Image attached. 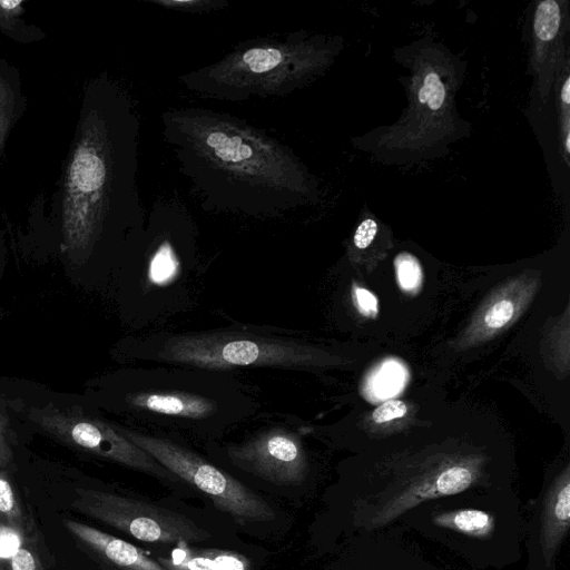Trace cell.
I'll return each mask as SVG.
<instances>
[{
	"label": "cell",
	"mask_w": 570,
	"mask_h": 570,
	"mask_svg": "<svg viewBox=\"0 0 570 570\" xmlns=\"http://www.w3.org/2000/svg\"><path fill=\"white\" fill-rule=\"evenodd\" d=\"M154 3L160 4L163 7H167L169 9L188 11V12H203L209 11L212 9L217 10L220 6L226 7L227 2L224 1H213V0H188V1H177V0H157Z\"/></svg>",
	"instance_id": "obj_21"
},
{
	"label": "cell",
	"mask_w": 570,
	"mask_h": 570,
	"mask_svg": "<svg viewBox=\"0 0 570 570\" xmlns=\"http://www.w3.org/2000/svg\"><path fill=\"white\" fill-rule=\"evenodd\" d=\"M66 529L109 570H166L138 547L86 523L67 519Z\"/></svg>",
	"instance_id": "obj_13"
},
{
	"label": "cell",
	"mask_w": 570,
	"mask_h": 570,
	"mask_svg": "<svg viewBox=\"0 0 570 570\" xmlns=\"http://www.w3.org/2000/svg\"><path fill=\"white\" fill-rule=\"evenodd\" d=\"M9 420L0 409V466L8 465L12 459V451L8 440Z\"/></svg>",
	"instance_id": "obj_26"
},
{
	"label": "cell",
	"mask_w": 570,
	"mask_h": 570,
	"mask_svg": "<svg viewBox=\"0 0 570 570\" xmlns=\"http://www.w3.org/2000/svg\"><path fill=\"white\" fill-rule=\"evenodd\" d=\"M570 529V471L549 474L524 515V570H559L558 558Z\"/></svg>",
	"instance_id": "obj_10"
},
{
	"label": "cell",
	"mask_w": 570,
	"mask_h": 570,
	"mask_svg": "<svg viewBox=\"0 0 570 570\" xmlns=\"http://www.w3.org/2000/svg\"><path fill=\"white\" fill-rule=\"evenodd\" d=\"M561 100L564 105L570 104V78L568 77L561 89Z\"/></svg>",
	"instance_id": "obj_28"
},
{
	"label": "cell",
	"mask_w": 570,
	"mask_h": 570,
	"mask_svg": "<svg viewBox=\"0 0 570 570\" xmlns=\"http://www.w3.org/2000/svg\"><path fill=\"white\" fill-rule=\"evenodd\" d=\"M407 412L404 402L399 400H391L377 406L372 413V419L375 423H384L394 419L403 417Z\"/></svg>",
	"instance_id": "obj_24"
},
{
	"label": "cell",
	"mask_w": 570,
	"mask_h": 570,
	"mask_svg": "<svg viewBox=\"0 0 570 570\" xmlns=\"http://www.w3.org/2000/svg\"><path fill=\"white\" fill-rule=\"evenodd\" d=\"M397 284L406 293H416L422 284L423 274L417 259L407 253H401L394 259Z\"/></svg>",
	"instance_id": "obj_17"
},
{
	"label": "cell",
	"mask_w": 570,
	"mask_h": 570,
	"mask_svg": "<svg viewBox=\"0 0 570 570\" xmlns=\"http://www.w3.org/2000/svg\"><path fill=\"white\" fill-rule=\"evenodd\" d=\"M119 400L144 426L209 440L259 409L253 389L232 372L169 364L130 371Z\"/></svg>",
	"instance_id": "obj_2"
},
{
	"label": "cell",
	"mask_w": 570,
	"mask_h": 570,
	"mask_svg": "<svg viewBox=\"0 0 570 570\" xmlns=\"http://www.w3.org/2000/svg\"><path fill=\"white\" fill-rule=\"evenodd\" d=\"M523 525L520 498L505 487L426 501L395 527L448 549L473 569L503 570L522 558Z\"/></svg>",
	"instance_id": "obj_4"
},
{
	"label": "cell",
	"mask_w": 570,
	"mask_h": 570,
	"mask_svg": "<svg viewBox=\"0 0 570 570\" xmlns=\"http://www.w3.org/2000/svg\"><path fill=\"white\" fill-rule=\"evenodd\" d=\"M513 313V303L509 299H501L488 311L484 322L490 328H500L512 318Z\"/></svg>",
	"instance_id": "obj_22"
},
{
	"label": "cell",
	"mask_w": 570,
	"mask_h": 570,
	"mask_svg": "<svg viewBox=\"0 0 570 570\" xmlns=\"http://www.w3.org/2000/svg\"><path fill=\"white\" fill-rule=\"evenodd\" d=\"M0 520L14 529L27 532V521L4 472H0Z\"/></svg>",
	"instance_id": "obj_15"
},
{
	"label": "cell",
	"mask_w": 570,
	"mask_h": 570,
	"mask_svg": "<svg viewBox=\"0 0 570 570\" xmlns=\"http://www.w3.org/2000/svg\"><path fill=\"white\" fill-rule=\"evenodd\" d=\"M232 464L276 485L302 484L308 462L298 435L281 425L255 431L239 443L225 448Z\"/></svg>",
	"instance_id": "obj_11"
},
{
	"label": "cell",
	"mask_w": 570,
	"mask_h": 570,
	"mask_svg": "<svg viewBox=\"0 0 570 570\" xmlns=\"http://www.w3.org/2000/svg\"><path fill=\"white\" fill-rule=\"evenodd\" d=\"M353 302L357 311L367 317H375L379 312V302L376 296L370 291L354 286L352 291Z\"/></svg>",
	"instance_id": "obj_23"
},
{
	"label": "cell",
	"mask_w": 570,
	"mask_h": 570,
	"mask_svg": "<svg viewBox=\"0 0 570 570\" xmlns=\"http://www.w3.org/2000/svg\"><path fill=\"white\" fill-rule=\"evenodd\" d=\"M9 570H43L38 554L27 543L7 561Z\"/></svg>",
	"instance_id": "obj_20"
},
{
	"label": "cell",
	"mask_w": 570,
	"mask_h": 570,
	"mask_svg": "<svg viewBox=\"0 0 570 570\" xmlns=\"http://www.w3.org/2000/svg\"><path fill=\"white\" fill-rule=\"evenodd\" d=\"M132 344V356L159 364L210 371L238 368L305 370L322 362L312 344L288 335L245 328L142 334Z\"/></svg>",
	"instance_id": "obj_6"
},
{
	"label": "cell",
	"mask_w": 570,
	"mask_h": 570,
	"mask_svg": "<svg viewBox=\"0 0 570 570\" xmlns=\"http://www.w3.org/2000/svg\"><path fill=\"white\" fill-rule=\"evenodd\" d=\"M405 531L387 530L347 540L342 570H464L428 558Z\"/></svg>",
	"instance_id": "obj_12"
},
{
	"label": "cell",
	"mask_w": 570,
	"mask_h": 570,
	"mask_svg": "<svg viewBox=\"0 0 570 570\" xmlns=\"http://www.w3.org/2000/svg\"><path fill=\"white\" fill-rule=\"evenodd\" d=\"M445 87L435 72H428L419 91V101L428 104L431 110H438L444 102Z\"/></svg>",
	"instance_id": "obj_18"
},
{
	"label": "cell",
	"mask_w": 570,
	"mask_h": 570,
	"mask_svg": "<svg viewBox=\"0 0 570 570\" xmlns=\"http://www.w3.org/2000/svg\"><path fill=\"white\" fill-rule=\"evenodd\" d=\"M0 570H4V564L0 561Z\"/></svg>",
	"instance_id": "obj_31"
},
{
	"label": "cell",
	"mask_w": 570,
	"mask_h": 570,
	"mask_svg": "<svg viewBox=\"0 0 570 570\" xmlns=\"http://www.w3.org/2000/svg\"><path fill=\"white\" fill-rule=\"evenodd\" d=\"M30 417L49 433L78 449L163 482L180 481L150 454L126 439L111 422L57 409L33 410Z\"/></svg>",
	"instance_id": "obj_9"
},
{
	"label": "cell",
	"mask_w": 570,
	"mask_h": 570,
	"mask_svg": "<svg viewBox=\"0 0 570 570\" xmlns=\"http://www.w3.org/2000/svg\"><path fill=\"white\" fill-rule=\"evenodd\" d=\"M391 370L392 368H386V371H382L377 377V390L382 393H390L391 386L396 385L399 382V371Z\"/></svg>",
	"instance_id": "obj_27"
},
{
	"label": "cell",
	"mask_w": 570,
	"mask_h": 570,
	"mask_svg": "<svg viewBox=\"0 0 570 570\" xmlns=\"http://www.w3.org/2000/svg\"><path fill=\"white\" fill-rule=\"evenodd\" d=\"M166 570H248V561L237 552L178 546L169 557H158Z\"/></svg>",
	"instance_id": "obj_14"
},
{
	"label": "cell",
	"mask_w": 570,
	"mask_h": 570,
	"mask_svg": "<svg viewBox=\"0 0 570 570\" xmlns=\"http://www.w3.org/2000/svg\"><path fill=\"white\" fill-rule=\"evenodd\" d=\"M71 508L146 543L181 546L209 538L206 530L176 511L110 491L77 489Z\"/></svg>",
	"instance_id": "obj_8"
},
{
	"label": "cell",
	"mask_w": 570,
	"mask_h": 570,
	"mask_svg": "<svg viewBox=\"0 0 570 570\" xmlns=\"http://www.w3.org/2000/svg\"><path fill=\"white\" fill-rule=\"evenodd\" d=\"M129 441L146 451L179 480L212 499L215 507L239 521H269L273 508L248 487L161 431L147 432L111 422Z\"/></svg>",
	"instance_id": "obj_7"
},
{
	"label": "cell",
	"mask_w": 570,
	"mask_h": 570,
	"mask_svg": "<svg viewBox=\"0 0 570 570\" xmlns=\"http://www.w3.org/2000/svg\"><path fill=\"white\" fill-rule=\"evenodd\" d=\"M161 132L208 209L276 217L312 196L309 175L294 151L233 115L174 108L163 112Z\"/></svg>",
	"instance_id": "obj_1"
},
{
	"label": "cell",
	"mask_w": 570,
	"mask_h": 570,
	"mask_svg": "<svg viewBox=\"0 0 570 570\" xmlns=\"http://www.w3.org/2000/svg\"><path fill=\"white\" fill-rule=\"evenodd\" d=\"M566 150H567V153L570 151V135H569V131H567V136H566Z\"/></svg>",
	"instance_id": "obj_29"
},
{
	"label": "cell",
	"mask_w": 570,
	"mask_h": 570,
	"mask_svg": "<svg viewBox=\"0 0 570 570\" xmlns=\"http://www.w3.org/2000/svg\"><path fill=\"white\" fill-rule=\"evenodd\" d=\"M377 232V224L374 219L366 218L355 230L354 245L360 248H366L373 242Z\"/></svg>",
	"instance_id": "obj_25"
},
{
	"label": "cell",
	"mask_w": 570,
	"mask_h": 570,
	"mask_svg": "<svg viewBox=\"0 0 570 570\" xmlns=\"http://www.w3.org/2000/svg\"><path fill=\"white\" fill-rule=\"evenodd\" d=\"M561 14L559 4L554 0L541 1L534 14V32L542 41L552 40L560 27Z\"/></svg>",
	"instance_id": "obj_16"
},
{
	"label": "cell",
	"mask_w": 570,
	"mask_h": 570,
	"mask_svg": "<svg viewBox=\"0 0 570 570\" xmlns=\"http://www.w3.org/2000/svg\"><path fill=\"white\" fill-rule=\"evenodd\" d=\"M2 118H3V114L0 112V131H1V127L3 126Z\"/></svg>",
	"instance_id": "obj_30"
},
{
	"label": "cell",
	"mask_w": 570,
	"mask_h": 570,
	"mask_svg": "<svg viewBox=\"0 0 570 570\" xmlns=\"http://www.w3.org/2000/svg\"><path fill=\"white\" fill-rule=\"evenodd\" d=\"M325 58L324 48L305 35L259 38L181 75L179 82L189 91L218 100L284 97L307 83Z\"/></svg>",
	"instance_id": "obj_5"
},
{
	"label": "cell",
	"mask_w": 570,
	"mask_h": 570,
	"mask_svg": "<svg viewBox=\"0 0 570 570\" xmlns=\"http://www.w3.org/2000/svg\"><path fill=\"white\" fill-rule=\"evenodd\" d=\"M26 543L27 532L0 521V561L3 564Z\"/></svg>",
	"instance_id": "obj_19"
},
{
	"label": "cell",
	"mask_w": 570,
	"mask_h": 570,
	"mask_svg": "<svg viewBox=\"0 0 570 570\" xmlns=\"http://www.w3.org/2000/svg\"><path fill=\"white\" fill-rule=\"evenodd\" d=\"M139 124L130 108L117 134L106 118L87 126L73 154L65 199L63 226L70 246L86 247L112 209L144 218L136 181Z\"/></svg>",
	"instance_id": "obj_3"
}]
</instances>
